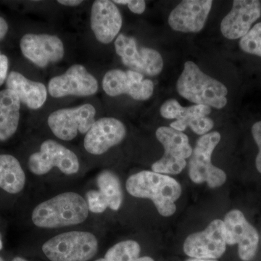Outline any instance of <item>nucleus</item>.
<instances>
[{
	"label": "nucleus",
	"instance_id": "obj_1",
	"mask_svg": "<svg viewBox=\"0 0 261 261\" xmlns=\"http://www.w3.org/2000/svg\"><path fill=\"white\" fill-rule=\"evenodd\" d=\"M126 188L133 197L152 200L159 214L164 217L175 214V202L181 194V185L175 178L149 171L130 176L127 179Z\"/></svg>",
	"mask_w": 261,
	"mask_h": 261
},
{
	"label": "nucleus",
	"instance_id": "obj_2",
	"mask_svg": "<svg viewBox=\"0 0 261 261\" xmlns=\"http://www.w3.org/2000/svg\"><path fill=\"white\" fill-rule=\"evenodd\" d=\"M87 201L80 194L65 192L44 201L33 211L36 226L56 228L82 224L88 218Z\"/></svg>",
	"mask_w": 261,
	"mask_h": 261
},
{
	"label": "nucleus",
	"instance_id": "obj_3",
	"mask_svg": "<svg viewBox=\"0 0 261 261\" xmlns=\"http://www.w3.org/2000/svg\"><path fill=\"white\" fill-rule=\"evenodd\" d=\"M176 89L182 97L196 105L221 109L227 104L226 86L205 74L192 61L185 63Z\"/></svg>",
	"mask_w": 261,
	"mask_h": 261
},
{
	"label": "nucleus",
	"instance_id": "obj_4",
	"mask_svg": "<svg viewBox=\"0 0 261 261\" xmlns=\"http://www.w3.org/2000/svg\"><path fill=\"white\" fill-rule=\"evenodd\" d=\"M42 251L51 261H89L97 253V239L88 231H68L46 242Z\"/></svg>",
	"mask_w": 261,
	"mask_h": 261
},
{
	"label": "nucleus",
	"instance_id": "obj_5",
	"mask_svg": "<svg viewBox=\"0 0 261 261\" xmlns=\"http://www.w3.org/2000/svg\"><path fill=\"white\" fill-rule=\"evenodd\" d=\"M221 138L219 132H213L197 140L189 162V176L194 183H206L211 188H217L226 181L224 171L211 162L213 152Z\"/></svg>",
	"mask_w": 261,
	"mask_h": 261
},
{
	"label": "nucleus",
	"instance_id": "obj_6",
	"mask_svg": "<svg viewBox=\"0 0 261 261\" xmlns=\"http://www.w3.org/2000/svg\"><path fill=\"white\" fill-rule=\"evenodd\" d=\"M158 140L164 148V154L152 165V171L165 175L178 174L187 166L192 149L188 137L171 127L161 126L155 132Z\"/></svg>",
	"mask_w": 261,
	"mask_h": 261
},
{
	"label": "nucleus",
	"instance_id": "obj_7",
	"mask_svg": "<svg viewBox=\"0 0 261 261\" xmlns=\"http://www.w3.org/2000/svg\"><path fill=\"white\" fill-rule=\"evenodd\" d=\"M28 165L31 172L37 176L46 174L55 167L65 175H73L80 168V161L73 151L51 140L43 142L39 152L29 157Z\"/></svg>",
	"mask_w": 261,
	"mask_h": 261
},
{
	"label": "nucleus",
	"instance_id": "obj_8",
	"mask_svg": "<svg viewBox=\"0 0 261 261\" xmlns=\"http://www.w3.org/2000/svg\"><path fill=\"white\" fill-rule=\"evenodd\" d=\"M96 110L90 104L74 108H63L51 113L48 126L58 139L73 140L79 132L87 134L95 122Z\"/></svg>",
	"mask_w": 261,
	"mask_h": 261
},
{
	"label": "nucleus",
	"instance_id": "obj_9",
	"mask_svg": "<svg viewBox=\"0 0 261 261\" xmlns=\"http://www.w3.org/2000/svg\"><path fill=\"white\" fill-rule=\"evenodd\" d=\"M115 48L122 63L133 71L154 76L163 70V60L159 51L151 48H139L134 37L119 34L115 42Z\"/></svg>",
	"mask_w": 261,
	"mask_h": 261
},
{
	"label": "nucleus",
	"instance_id": "obj_10",
	"mask_svg": "<svg viewBox=\"0 0 261 261\" xmlns=\"http://www.w3.org/2000/svg\"><path fill=\"white\" fill-rule=\"evenodd\" d=\"M183 248L191 258L215 260L222 256L226 249L224 221L214 220L203 231L190 234Z\"/></svg>",
	"mask_w": 261,
	"mask_h": 261
},
{
	"label": "nucleus",
	"instance_id": "obj_11",
	"mask_svg": "<svg viewBox=\"0 0 261 261\" xmlns=\"http://www.w3.org/2000/svg\"><path fill=\"white\" fill-rule=\"evenodd\" d=\"M102 88L111 97L128 94L136 100H147L153 94L154 84L133 70L115 69L107 72L103 77Z\"/></svg>",
	"mask_w": 261,
	"mask_h": 261
},
{
	"label": "nucleus",
	"instance_id": "obj_12",
	"mask_svg": "<svg viewBox=\"0 0 261 261\" xmlns=\"http://www.w3.org/2000/svg\"><path fill=\"white\" fill-rule=\"evenodd\" d=\"M226 245H238V254L243 261H251L256 255L259 234L247 221L242 211L232 210L225 216Z\"/></svg>",
	"mask_w": 261,
	"mask_h": 261
},
{
	"label": "nucleus",
	"instance_id": "obj_13",
	"mask_svg": "<svg viewBox=\"0 0 261 261\" xmlns=\"http://www.w3.org/2000/svg\"><path fill=\"white\" fill-rule=\"evenodd\" d=\"M98 88L97 80L82 65H72L63 74L51 79L48 84L49 93L56 98L88 97L97 93Z\"/></svg>",
	"mask_w": 261,
	"mask_h": 261
},
{
	"label": "nucleus",
	"instance_id": "obj_14",
	"mask_svg": "<svg viewBox=\"0 0 261 261\" xmlns=\"http://www.w3.org/2000/svg\"><path fill=\"white\" fill-rule=\"evenodd\" d=\"M20 47L25 58L40 68L58 63L65 55L61 39L49 34H25L20 39Z\"/></svg>",
	"mask_w": 261,
	"mask_h": 261
},
{
	"label": "nucleus",
	"instance_id": "obj_15",
	"mask_svg": "<svg viewBox=\"0 0 261 261\" xmlns=\"http://www.w3.org/2000/svg\"><path fill=\"white\" fill-rule=\"evenodd\" d=\"M261 16V3L257 0H235L231 11L221 23V34L231 40L242 39Z\"/></svg>",
	"mask_w": 261,
	"mask_h": 261
},
{
	"label": "nucleus",
	"instance_id": "obj_16",
	"mask_svg": "<svg viewBox=\"0 0 261 261\" xmlns=\"http://www.w3.org/2000/svg\"><path fill=\"white\" fill-rule=\"evenodd\" d=\"M126 135V128L119 120L102 118L94 122L84 138V148L89 153L100 155L121 143Z\"/></svg>",
	"mask_w": 261,
	"mask_h": 261
},
{
	"label": "nucleus",
	"instance_id": "obj_17",
	"mask_svg": "<svg viewBox=\"0 0 261 261\" xmlns=\"http://www.w3.org/2000/svg\"><path fill=\"white\" fill-rule=\"evenodd\" d=\"M211 0H185L170 13L168 23L176 32H200L212 8Z\"/></svg>",
	"mask_w": 261,
	"mask_h": 261
},
{
	"label": "nucleus",
	"instance_id": "obj_18",
	"mask_svg": "<svg viewBox=\"0 0 261 261\" xmlns=\"http://www.w3.org/2000/svg\"><path fill=\"white\" fill-rule=\"evenodd\" d=\"M91 29L102 44L113 42L122 27V16L116 4L109 0H97L92 5Z\"/></svg>",
	"mask_w": 261,
	"mask_h": 261
},
{
	"label": "nucleus",
	"instance_id": "obj_19",
	"mask_svg": "<svg viewBox=\"0 0 261 261\" xmlns=\"http://www.w3.org/2000/svg\"><path fill=\"white\" fill-rule=\"evenodd\" d=\"M6 87L30 109H39L47 100V90L44 84L29 80L18 72L12 71L8 75Z\"/></svg>",
	"mask_w": 261,
	"mask_h": 261
},
{
	"label": "nucleus",
	"instance_id": "obj_20",
	"mask_svg": "<svg viewBox=\"0 0 261 261\" xmlns=\"http://www.w3.org/2000/svg\"><path fill=\"white\" fill-rule=\"evenodd\" d=\"M160 112L161 116L166 119H176L171 123L170 127L183 132L195 120L208 116L211 109L208 106L203 105L183 107L176 99H169L163 103Z\"/></svg>",
	"mask_w": 261,
	"mask_h": 261
},
{
	"label": "nucleus",
	"instance_id": "obj_21",
	"mask_svg": "<svg viewBox=\"0 0 261 261\" xmlns=\"http://www.w3.org/2000/svg\"><path fill=\"white\" fill-rule=\"evenodd\" d=\"M20 101L10 89L0 91V141L13 137L20 121Z\"/></svg>",
	"mask_w": 261,
	"mask_h": 261
},
{
	"label": "nucleus",
	"instance_id": "obj_22",
	"mask_svg": "<svg viewBox=\"0 0 261 261\" xmlns=\"http://www.w3.org/2000/svg\"><path fill=\"white\" fill-rule=\"evenodd\" d=\"M25 185V174L18 160L10 154H0V188L18 194Z\"/></svg>",
	"mask_w": 261,
	"mask_h": 261
},
{
	"label": "nucleus",
	"instance_id": "obj_23",
	"mask_svg": "<svg viewBox=\"0 0 261 261\" xmlns=\"http://www.w3.org/2000/svg\"><path fill=\"white\" fill-rule=\"evenodd\" d=\"M97 185L107 200L108 207L113 211L119 210L123 202V191L118 176L112 171H103L98 175Z\"/></svg>",
	"mask_w": 261,
	"mask_h": 261
},
{
	"label": "nucleus",
	"instance_id": "obj_24",
	"mask_svg": "<svg viewBox=\"0 0 261 261\" xmlns=\"http://www.w3.org/2000/svg\"><path fill=\"white\" fill-rule=\"evenodd\" d=\"M140 244L134 240H126L113 245L102 258L95 261H154L152 257L140 256Z\"/></svg>",
	"mask_w": 261,
	"mask_h": 261
},
{
	"label": "nucleus",
	"instance_id": "obj_25",
	"mask_svg": "<svg viewBox=\"0 0 261 261\" xmlns=\"http://www.w3.org/2000/svg\"><path fill=\"white\" fill-rule=\"evenodd\" d=\"M240 46L245 53L261 58V22L255 24L246 35L240 39Z\"/></svg>",
	"mask_w": 261,
	"mask_h": 261
},
{
	"label": "nucleus",
	"instance_id": "obj_26",
	"mask_svg": "<svg viewBox=\"0 0 261 261\" xmlns=\"http://www.w3.org/2000/svg\"><path fill=\"white\" fill-rule=\"evenodd\" d=\"M86 197L89 211L94 214H102L108 207L107 200L97 190H90L87 192Z\"/></svg>",
	"mask_w": 261,
	"mask_h": 261
},
{
	"label": "nucleus",
	"instance_id": "obj_27",
	"mask_svg": "<svg viewBox=\"0 0 261 261\" xmlns=\"http://www.w3.org/2000/svg\"><path fill=\"white\" fill-rule=\"evenodd\" d=\"M214 126V122L208 117L198 118L192 122L190 124V128L198 135H205L209 133V132Z\"/></svg>",
	"mask_w": 261,
	"mask_h": 261
},
{
	"label": "nucleus",
	"instance_id": "obj_28",
	"mask_svg": "<svg viewBox=\"0 0 261 261\" xmlns=\"http://www.w3.org/2000/svg\"><path fill=\"white\" fill-rule=\"evenodd\" d=\"M252 134L259 149L258 154L255 160V165H256L257 171L261 173V121L257 122L252 126Z\"/></svg>",
	"mask_w": 261,
	"mask_h": 261
},
{
	"label": "nucleus",
	"instance_id": "obj_29",
	"mask_svg": "<svg viewBox=\"0 0 261 261\" xmlns=\"http://www.w3.org/2000/svg\"><path fill=\"white\" fill-rule=\"evenodd\" d=\"M113 3L128 5L130 11L135 14H142L146 9V3L143 0H115Z\"/></svg>",
	"mask_w": 261,
	"mask_h": 261
},
{
	"label": "nucleus",
	"instance_id": "obj_30",
	"mask_svg": "<svg viewBox=\"0 0 261 261\" xmlns=\"http://www.w3.org/2000/svg\"><path fill=\"white\" fill-rule=\"evenodd\" d=\"M8 57L5 55H2L0 53V87L4 84L5 81L7 80V75H8Z\"/></svg>",
	"mask_w": 261,
	"mask_h": 261
},
{
	"label": "nucleus",
	"instance_id": "obj_31",
	"mask_svg": "<svg viewBox=\"0 0 261 261\" xmlns=\"http://www.w3.org/2000/svg\"><path fill=\"white\" fill-rule=\"evenodd\" d=\"M8 32V24L4 18L0 17V41L3 39Z\"/></svg>",
	"mask_w": 261,
	"mask_h": 261
},
{
	"label": "nucleus",
	"instance_id": "obj_32",
	"mask_svg": "<svg viewBox=\"0 0 261 261\" xmlns=\"http://www.w3.org/2000/svg\"><path fill=\"white\" fill-rule=\"evenodd\" d=\"M58 3L65 6L74 7L82 4L83 2L81 0H58Z\"/></svg>",
	"mask_w": 261,
	"mask_h": 261
},
{
	"label": "nucleus",
	"instance_id": "obj_33",
	"mask_svg": "<svg viewBox=\"0 0 261 261\" xmlns=\"http://www.w3.org/2000/svg\"><path fill=\"white\" fill-rule=\"evenodd\" d=\"M186 261H218L216 260H207V259L190 258Z\"/></svg>",
	"mask_w": 261,
	"mask_h": 261
},
{
	"label": "nucleus",
	"instance_id": "obj_34",
	"mask_svg": "<svg viewBox=\"0 0 261 261\" xmlns=\"http://www.w3.org/2000/svg\"><path fill=\"white\" fill-rule=\"evenodd\" d=\"M12 261H28L25 260V259L23 258V257H15Z\"/></svg>",
	"mask_w": 261,
	"mask_h": 261
},
{
	"label": "nucleus",
	"instance_id": "obj_35",
	"mask_svg": "<svg viewBox=\"0 0 261 261\" xmlns=\"http://www.w3.org/2000/svg\"><path fill=\"white\" fill-rule=\"evenodd\" d=\"M3 240H2V236L1 234H0V250L3 249Z\"/></svg>",
	"mask_w": 261,
	"mask_h": 261
},
{
	"label": "nucleus",
	"instance_id": "obj_36",
	"mask_svg": "<svg viewBox=\"0 0 261 261\" xmlns=\"http://www.w3.org/2000/svg\"><path fill=\"white\" fill-rule=\"evenodd\" d=\"M0 261H5L4 259L3 258V257H0Z\"/></svg>",
	"mask_w": 261,
	"mask_h": 261
}]
</instances>
